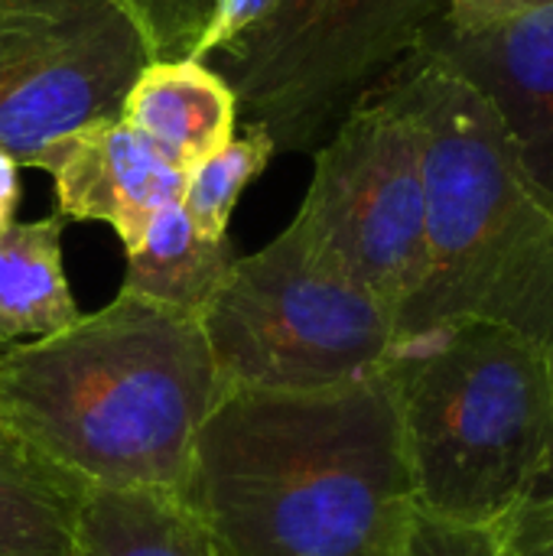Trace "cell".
Segmentation results:
<instances>
[{
    "label": "cell",
    "instance_id": "obj_11",
    "mask_svg": "<svg viewBox=\"0 0 553 556\" xmlns=\"http://www.w3.org/2000/svg\"><path fill=\"white\" fill-rule=\"evenodd\" d=\"M121 121L189 173L235 137L238 104L225 78L199 59L150 62L130 85Z\"/></svg>",
    "mask_w": 553,
    "mask_h": 556
},
{
    "label": "cell",
    "instance_id": "obj_20",
    "mask_svg": "<svg viewBox=\"0 0 553 556\" xmlns=\"http://www.w3.org/2000/svg\"><path fill=\"white\" fill-rule=\"evenodd\" d=\"M551 3L553 0H443V23H447V33L463 36V33L499 26L505 20L525 16Z\"/></svg>",
    "mask_w": 553,
    "mask_h": 556
},
{
    "label": "cell",
    "instance_id": "obj_16",
    "mask_svg": "<svg viewBox=\"0 0 553 556\" xmlns=\"http://www.w3.org/2000/svg\"><path fill=\"white\" fill-rule=\"evenodd\" d=\"M274 153L267 130L244 124L241 134L186 173L183 208L205 238H228V222L241 192L267 169Z\"/></svg>",
    "mask_w": 553,
    "mask_h": 556
},
{
    "label": "cell",
    "instance_id": "obj_1",
    "mask_svg": "<svg viewBox=\"0 0 553 556\" xmlns=\"http://www.w3.org/2000/svg\"><path fill=\"white\" fill-rule=\"evenodd\" d=\"M225 556H375L414 502L388 368L316 391H228L176 492Z\"/></svg>",
    "mask_w": 553,
    "mask_h": 556
},
{
    "label": "cell",
    "instance_id": "obj_4",
    "mask_svg": "<svg viewBox=\"0 0 553 556\" xmlns=\"http://www.w3.org/2000/svg\"><path fill=\"white\" fill-rule=\"evenodd\" d=\"M414 502L499 528L551 472L553 358L495 323H450L388 358Z\"/></svg>",
    "mask_w": 553,
    "mask_h": 556
},
{
    "label": "cell",
    "instance_id": "obj_18",
    "mask_svg": "<svg viewBox=\"0 0 553 556\" xmlns=\"http://www.w3.org/2000/svg\"><path fill=\"white\" fill-rule=\"evenodd\" d=\"M375 556H495V528L460 525L411 502Z\"/></svg>",
    "mask_w": 553,
    "mask_h": 556
},
{
    "label": "cell",
    "instance_id": "obj_9",
    "mask_svg": "<svg viewBox=\"0 0 553 556\" xmlns=\"http://www.w3.org/2000/svg\"><path fill=\"white\" fill-rule=\"evenodd\" d=\"M427 52L492 104L528 176L553 195V3L479 33L443 29Z\"/></svg>",
    "mask_w": 553,
    "mask_h": 556
},
{
    "label": "cell",
    "instance_id": "obj_21",
    "mask_svg": "<svg viewBox=\"0 0 553 556\" xmlns=\"http://www.w3.org/2000/svg\"><path fill=\"white\" fill-rule=\"evenodd\" d=\"M274 0H222L218 3V16L209 29V36L199 46V62H205L212 52H218L228 39H235L244 26H251Z\"/></svg>",
    "mask_w": 553,
    "mask_h": 556
},
{
    "label": "cell",
    "instance_id": "obj_14",
    "mask_svg": "<svg viewBox=\"0 0 553 556\" xmlns=\"http://www.w3.org/2000/svg\"><path fill=\"white\" fill-rule=\"evenodd\" d=\"M62 215L0 231V345L55 336L81 319L62 264Z\"/></svg>",
    "mask_w": 553,
    "mask_h": 556
},
{
    "label": "cell",
    "instance_id": "obj_8",
    "mask_svg": "<svg viewBox=\"0 0 553 556\" xmlns=\"http://www.w3.org/2000/svg\"><path fill=\"white\" fill-rule=\"evenodd\" d=\"M150 62L121 0H0V153L39 169L62 137L121 117Z\"/></svg>",
    "mask_w": 553,
    "mask_h": 556
},
{
    "label": "cell",
    "instance_id": "obj_23",
    "mask_svg": "<svg viewBox=\"0 0 553 556\" xmlns=\"http://www.w3.org/2000/svg\"><path fill=\"white\" fill-rule=\"evenodd\" d=\"M551 472H553V453H551Z\"/></svg>",
    "mask_w": 553,
    "mask_h": 556
},
{
    "label": "cell",
    "instance_id": "obj_15",
    "mask_svg": "<svg viewBox=\"0 0 553 556\" xmlns=\"http://www.w3.org/2000/svg\"><path fill=\"white\" fill-rule=\"evenodd\" d=\"M81 492L0 440V556H72Z\"/></svg>",
    "mask_w": 553,
    "mask_h": 556
},
{
    "label": "cell",
    "instance_id": "obj_10",
    "mask_svg": "<svg viewBox=\"0 0 553 556\" xmlns=\"http://www.w3.org/2000/svg\"><path fill=\"white\" fill-rule=\"evenodd\" d=\"M39 169L52 173L55 215L111 225L124 251L137 244L160 208L183 202L186 189V173L166 163L121 117L62 137Z\"/></svg>",
    "mask_w": 553,
    "mask_h": 556
},
{
    "label": "cell",
    "instance_id": "obj_13",
    "mask_svg": "<svg viewBox=\"0 0 553 556\" xmlns=\"http://www.w3.org/2000/svg\"><path fill=\"white\" fill-rule=\"evenodd\" d=\"M238 254L228 238H205L183 202L160 208L134 248H127V270L121 293L199 316L225 283Z\"/></svg>",
    "mask_w": 553,
    "mask_h": 556
},
{
    "label": "cell",
    "instance_id": "obj_22",
    "mask_svg": "<svg viewBox=\"0 0 553 556\" xmlns=\"http://www.w3.org/2000/svg\"><path fill=\"white\" fill-rule=\"evenodd\" d=\"M16 205H20V166L0 153V231H7L16 222Z\"/></svg>",
    "mask_w": 553,
    "mask_h": 556
},
{
    "label": "cell",
    "instance_id": "obj_3",
    "mask_svg": "<svg viewBox=\"0 0 553 556\" xmlns=\"http://www.w3.org/2000/svg\"><path fill=\"white\" fill-rule=\"evenodd\" d=\"M424 153L427 267L394 349L450 323H495L553 358V195L521 166L492 104L440 55L394 81Z\"/></svg>",
    "mask_w": 553,
    "mask_h": 556
},
{
    "label": "cell",
    "instance_id": "obj_2",
    "mask_svg": "<svg viewBox=\"0 0 553 556\" xmlns=\"http://www.w3.org/2000/svg\"><path fill=\"white\" fill-rule=\"evenodd\" d=\"M199 316L130 293L55 336L0 345V440L75 492H179L222 401Z\"/></svg>",
    "mask_w": 553,
    "mask_h": 556
},
{
    "label": "cell",
    "instance_id": "obj_12",
    "mask_svg": "<svg viewBox=\"0 0 553 556\" xmlns=\"http://www.w3.org/2000/svg\"><path fill=\"white\" fill-rule=\"evenodd\" d=\"M72 556H225L212 531L176 492H85Z\"/></svg>",
    "mask_w": 553,
    "mask_h": 556
},
{
    "label": "cell",
    "instance_id": "obj_5",
    "mask_svg": "<svg viewBox=\"0 0 553 556\" xmlns=\"http://www.w3.org/2000/svg\"><path fill=\"white\" fill-rule=\"evenodd\" d=\"M199 326L225 394L349 384L394 355V313L326 267L293 225L235 261Z\"/></svg>",
    "mask_w": 553,
    "mask_h": 556
},
{
    "label": "cell",
    "instance_id": "obj_17",
    "mask_svg": "<svg viewBox=\"0 0 553 556\" xmlns=\"http://www.w3.org/2000/svg\"><path fill=\"white\" fill-rule=\"evenodd\" d=\"M153 62L196 59L222 0H121Z\"/></svg>",
    "mask_w": 553,
    "mask_h": 556
},
{
    "label": "cell",
    "instance_id": "obj_19",
    "mask_svg": "<svg viewBox=\"0 0 553 556\" xmlns=\"http://www.w3.org/2000/svg\"><path fill=\"white\" fill-rule=\"evenodd\" d=\"M495 556H553V472L495 528Z\"/></svg>",
    "mask_w": 553,
    "mask_h": 556
},
{
    "label": "cell",
    "instance_id": "obj_6",
    "mask_svg": "<svg viewBox=\"0 0 553 556\" xmlns=\"http://www.w3.org/2000/svg\"><path fill=\"white\" fill-rule=\"evenodd\" d=\"M433 16L443 0H274L212 52V68L241 124L267 130L274 150H310L385 72L424 49Z\"/></svg>",
    "mask_w": 553,
    "mask_h": 556
},
{
    "label": "cell",
    "instance_id": "obj_7",
    "mask_svg": "<svg viewBox=\"0 0 553 556\" xmlns=\"http://www.w3.org/2000/svg\"><path fill=\"white\" fill-rule=\"evenodd\" d=\"M332 270L394 316L427 267L424 153L394 85L355 104L316 150L310 189L290 222Z\"/></svg>",
    "mask_w": 553,
    "mask_h": 556
}]
</instances>
